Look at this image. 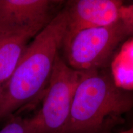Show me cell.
Segmentation results:
<instances>
[{
    "label": "cell",
    "mask_w": 133,
    "mask_h": 133,
    "mask_svg": "<svg viewBox=\"0 0 133 133\" xmlns=\"http://www.w3.org/2000/svg\"><path fill=\"white\" fill-rule=\"evenodd\" d=\"M65 6L26 46L0 92V123L45 92L66 30Z\"/></svg>",
    "instance_id": "6da1fadb"
},
{
    "label": "cell",
    "mask_w": 133,
    "mask_h": 133,
    "mask_svg": "<svg viewBox=\"0 0 133 133\" xmlns=\"http://www.w3.org/2000/svg\"><path fill=\"white\" fill-rule=\"evenodd\" d=\"M133 110V91L119 87L108 68L83 71L62 133H105Z\"/></svg>",
    "instance_id": "7a4b0ae2"
},
{
    "label": "cell",
    "mask_w": 133,
    "mask_h": 133,
    "mask_svg": "<svg viewBox=\"0 0 133 133\" xmlns=\"http://www.w3.org/2000/svg\"><path fill=\"white\" fill-rule=\"evenodd\" d=\"M130 36L120 21L110 25L83 30L64 41L63 59L78 71L108 68L119 44Z\"/></svg>",
    "instance_id": "3957f363"
},
{
    "label": "cell",
    "mask_w": 133,
    "mask_h": 133,
    "mask_svg": "<svg viewBox=\"0 0 133 133\" xmlns=\"http://www.w3.org/2000/svg\"><path fill=\"white\" fill-rule=\"evenodd\" d=\"M83 74L57 55L42 105L31 117L36 133H62L69 122L75 92Z\"/></svg>",
    "instance_id": "277c9868"
},
{
    "label": "cell",
    "mask_w": 133,
    "mask_h": 133,
    "mask_svg": "<svg viewBox=\"0 0 133 133\" xmlns=\"http://www.w3.org/2000/svg\"><path fill=\"white\" fill-rule=\"evenodd\" d=\"M64 1L0 0V41L34 38L54 19Z\"/></svg>",
    "instance_id": "5b68a950"
},
{
    "label": "cell",
    "mask_w": 133,
    "mask_h": 133,
    "mask_svg": "<svg viewBox=\"0 0 133 133\" xmlns=\"http://www.w3.org/2000/svg\"><path fill=\"white\" fill-rule=\"evenodd\" d=\"M120 0H72L65 3L67 30L64 41L84 29L105 26L119 21Z\"/></svg>",
    "instance_id": "8992f818"
},
{
    "label": "cell",
    "mask_w": 133,
    "mask_h": 133,
    "mask_svg": "<svg viewBox=\"0 0 133 133\" xmlns=\"http://www.w3.org/2000/svg\"><path fill=\"white\" fill-rule=\"evenodd\" d=\"M30 39L14 38L0 41V92L12 75Z\"/></svg>",
    "instance_id": "52a82bcc"
},
{
    "label": "cell",
    "mask_w": 133,
    "mask_h": 133,
    "mask_svg": "<svg viewBox=\"0 0 133 133\" xmlns=\"http://www.w3.org/2000/svg\"><path fill=\"white\" fill-rule=\"evenodd\" d=\"M0 133H36V131L30 118L13 116L0 129Z\"/></svg>",
    "instance_id": "ba28073f"
},
{
    "label": "cell",
    "mask_w": 133,
    "mask_h": 133,
    "mask_svg": "<svg viewBox=\"0 0 133 133\" xmlns=\"http://www.w3.org/2000/svg\"><path fill=\"white\" fill-rule=\"evenodd\" d=\"M119 21L124 24L131 35H133V4L123 5L120 10Z\"/></svg>",
    "instance_id": "9c48e42d"
},
{
    "label": "cell",
    "mask_w": 133,
    "mask_h": 133,
    "mask_svg": "<svg viewBox=\"0 0 133 133\" xmlns=\"http://www.w3.org/2000/svg\"><path fill=\"white\" fill-rule=\"evenodd\" d=\"M105 133H133V127L127 130L121 131V132H105Z\"/></svg>",
    "instance_id": "30bf717a"
}]
</instances>
